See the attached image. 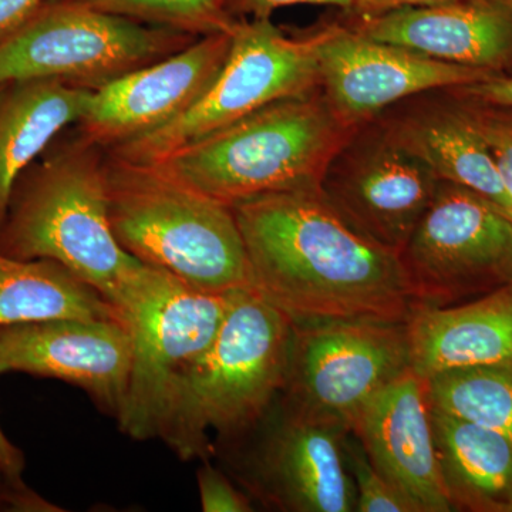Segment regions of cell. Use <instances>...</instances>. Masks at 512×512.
Returning a JSON list of instances; mask_svg holds the SVG:
<instances>
[{
    "mask_svg": "<svg viewBox=\"0 0 512 512\" xmlns=\"http://www.w3.org/2000/svg\"><path fill=\"white\" fill-rule=\"evenodd\" d=\"M234 212L251 288L293 322H406L419 303L400 256L356 231L319 190L264 195Z\"/></svg>",
    "mask_w": 512,
    "mask_h": 512,
    "instance_id": "obj_1",
    "label": "cell"
},
{
    "mask_svg": "<svg viewBox=\"0 0 512 512\" xmlns=\"http://www.w3.org/2000/svg\"><path fill=\"white\" fill-rule=\"evenodd\" d=\"M292 333L293 320L255 289L232 292L217 336L171 386L156 439L204 461L254 429L284 389Z\"/></svg>",
    "mask_w": 512,
    "mask_h": 512,
    "instance_id": "obj_2",
    "label": "cell"
},
{
    "mask_svg": "<svg viewBox=\"0 0 512 512\" xmlns=\"http://www.w3.org/2000/svg\"><path fill=\"white\" fill-rule=\"evenodd\" d=\"M52 144L13 187L0 255L59 262L120 311L146 265L111 229L103 150L80 137L56 150Z\"/></svg>",
    "mask_w": 512,
    "mask_h": 512,
    "instance_id": "obj_3",
    "label": "cell"
},
{
    "mask_svg": "<svg viewBox=\"0 0 512 512\" xmlns=\"http://www.w3.org/2000/svg\"><path fill=\"white\" fill-rule=\"evenodd\" d=\"M353 128L318 89L269 104L151 164L234 208L264 195L319 190L329 161Z\"/></svg>",
    "mask_w": 512,
    "mask_h": 512,
    "instance_id": "obj_4",
    "label": "cell"
},
{
    "mask_svg": "<svg viewBox=\"0 0 512 512\" xmlns=\"http://www.w3.org/2000/svg\"><path fill=\"white\" fill-rule=\"evenodd\" d=\"M114 237L144 265L204 292L251 288L234 208L177 183L153 164L104 158Z\"/></svg>",
    "mask_w": 512,
    "mask_h": 512,
    "instance_id": "obj_5",
    "label": "cell"
},
{
    "mask_svg": "<svg viewBox=\"0 0 512 512\" xmlns=\"http://www.w3.org/2000/svg\"><path fill=\"white\" fill-rule=\"evenodd\" d=\"M328 25L289 35L271 18L238 20L227 62L207 93L180 117L109 150L151 164L269 104L319 89V49Z\"/></svg>",
    "mask_w": 512,
    "mask_h": 512,
    "instance_id": "obj_6",
    "label": "cell"
},
{
    "mask_svg": "<svg viewBox=\"0 0 512 512\" xmlns=\"http://www.w3.org/2000/svg\"><path fill=\"white\" fill-rule=\"evenodd\" d=\"M197 39L79 0L46 2L20 28L0 39V84L55 79L97 90Z\"/></svg>",
    "mask_w": 512,
    "mask_h": 512,
    "instance_id": "obj_7",
    "label": "cell"
},
{
    "mask_svg": "<svg viewBox=\"0 0 512 512\" xmlns=\"http://www.w3.org/2000/svg\"><path fill=\"white\" fill-rule=\"evenodd\" d=\"M232 292L200 291L163 269H143L120 306L133 336L127 399L117 420L128 437L156 439L171 386L217 336Z\"/></svg>",
    "mask_w": 512,
    "mask_h": 512,
    "instance_id": "obj_8",
    "label": "cell"
},
{
    "mask_svg": "<svg viewBox=\"0 0 512 512\" xmlns=\"http://www.w3.org/2000/svg\"><path fill=\"white\" fill-rule=\"evenodd\" d=\"M348 427L313 419L281 399L245 436L215 447L242 490L271 510L352 512L356 488L346 463Z\"/></svg>",
    "mask_w": 512,
    "mask_h": 512,
    "instance_id": "obj_9",
    "label": "cell"
},
{
    "mask_svg": "<svg viewBox=\"0 0 512 512\" xmlns=\"http://www.w3.org/2000/svg\"><path fill=\"white\" fill-rule=\"evenodd\" d=\"M410 367L406 322H293L282 403L352 429L363 406Z\"/></svg>",
    "mask_w": 512,
    "mask_h": 512,
    "instance_id": "obj_10",
    "label": "cell"
},
{
    "mask_svg": "<svg viewBox=\"0 0 512 512\" xmlns=\"http://www.w3.org/2000/svg\"><path fill=\"white\" fill-rule=\"evenodd\" d=\"M400 259L419 303L483 296L512 284V220L476 192L440 181Z\"/></svg>",
    "mask_w": 512,
    "mask_h": 512,
    "instance_id": "obj_11",
    "label": "cell"
},
{
    "mask_svg": "<svg viewBox=\"0 0 512 512\" xmlns=\"http://www.w3.org/2000/svg\"><path fill=\"white\" fill-rule=\"evenodd\" d=\"M439 183L372 120L353 128L336 151L319 192L356 231L400 256Z\"/></svg>",
    "mask_w": 512,
    "mask_h": 512,
    "instance_id": "obj_12",
    "label": "cell"
},
{
    "mask_svg": "<svg viewBox=\"0 0 512 512\" xmlns=\"http://www.w3.org/2000/svg\"><path fill=\"white\" fill-rule=\"evenodd\" d=\"M493 74L440 62L406 47L370 39L348 23H330L319 49V89L350 127L375 120L404 99L451 89Z\"/></svg>",
    "mask_w": 512,
    "mask_h": 512,
    "instance_id": "obj_13",
    "label": "cell"
},
{
    "mask_svg": "<svg viewBox=\"0 0 512 512\" xmlns=\"http://www.w3.org/2000/svg\"><path fill=\"white\" fill-rule=\"evenodd\" d=\"M231 35L198 37L173 55L93 90L77 123L79 137L109 151L180 117L217 79L231 50Z\"/></svg>",
    "mask_w": 512,
    "mask_h": 512,
    "instance_id": "obj_14",
    "label": "cell"
},
{
    "mask_svg": "<svg viewBox=\"0 0 512 512\" xmlns=\"http://www.w3.org/2000/svg\"><path fill=\"white\" fill-rule=\"evenodd\" d=\"M133 365L123 320L50 319L0 326V375L22 372L80 387L119 420Z\"/></svg>",
    "mask_w": 512,
    "mask_h": 512,
    "instance_id": "obj_15",
    "label": "cell"
},
{
    "mask_svg": "<svg viewBox=\"0 0 512 512\" xmlns=\"http://www.w3.org/2000/svg\"><path fill=\"white\" fill-rule=\"evenodd\" d=\"M350 431L376 470L421 512L453 511L434 446L427 379L404 372L363 406Z\"/></svg>",
    "mask_w": 512,
    "mask_h": 512,
    "instance_id": "obj_16",
    "label": "cell"
},
{
    "mask_svg": "<svg viewBox=\"0 0 512 512\" xmlns=\"http://www.w3.org/2000/svg\"><path fill=\"white\" fill-rule=\"evenodd\" d=\"M375 120L390 140L427 165L440 181L476 192L512 220V200L493 154L450 89L399 101Z\"/></svg>",
    "mask_w": 512,
    "mask_h": 512,
    "instance_id": "obj_17",
    "label": "cell"
},
{
    "mask_svg": "<svg viewBox=\"0 0 512 512\" xmlns=\"http://www.w3.org/2000/svg\"><path fill=\"white\" fill-rule=\"evenodd\" d=\"M348 25L370 39L440 62L490 73L512 69L511 0H454L355 18Z\"/></svg>",
    "mask_w": 512,
    "mask_h": 512,
    "instance_id": "obj_18",
    "label": "cell"
},
{
    "mask_svg": "<svg viewBox=\"0 0 512 512\" xmlns=\"http://www.w3.org/2000/svg\"><path fill=\"white\" fill-rule=\"evenodd\" d=\"M410 367L448 370L512 362V284L457 306L417 303L406 320Z\"/></svg>",
    "mask_w": 512,
    "mask_h": 512,
    "instance_id": "obj_19",
    "label": "cell"
},
{
    "mask_svg": "<svg viewBox=\"0 0 512 512\" xmlns=\"http://www.w3.org/2000/svg\"><path fill=\"white\" fill-rule=\"evenodd\" d=\"M93 90L55 79L0 86V225L13 187L64 128L79 123Z\"/></svg>",
    "mask_w": 512,
    "mask_h": 512,
    "instance_id": "obj_20",
    "label": "cell"
},
{
    "mask_svg": "<svg viewBox=\"0 0 512 512\" xmlns=\"http://www.w3.org/2000/svg\"><path fill=\"white\" fill-rule=\"evenodd\" d=\"M431 426L441 480L453 510L512 512L511 441L433 406Z\"/></svg>",
    "mask_w": 512,
    "mask_h": 512,
    "instance_id": "obj_21",
    "label": "cell"
},
{
    "mask_svg": "<svg viewBox=\"0 0 512 512\" xmlns=\"http://www.w3.org/2000/svg\"><path fill=\"white\" fill-rule=\"evenodd\" d=\"M50 319L124 322L113 303L59 262L0 255V326Z\"/></svg>",
    "mask_w": 512,
    "mask_h": 512,
    "instance_id": "obj_22",
    "label": "cell"
},
{
    "mask_svg": "<svg viewBox=\"0 0 512 512\" xmlns=\"http://www.w3.org/2000/svg\"><path fill=\"white\" fill-rule=\"evenodd\" d=\"M431 406L512 443V362L448 370L427 379Z\"/></svg>",
    "mask_w": 512,
    "mask_h": 512,
    "instance_id": "obj_23",
    "label": "cell"
},
{
    "mask_svg": "<svg viewBox=\"0 0 512 512\" xmlns=\"http://www.w3.org/2000/svg\"><path fill=\"white\" fill-rule=\"evenodd\" d=\"M94 9L194 37L232 33L238 19L218 0H79Z\"/></svg>",
    "mask_w": 512,
    "mask_h": 512,
    "instance_id": "obj_24",
    "label": "cell"
},
{
    "mask_svg": "<svg viewBox=\"0 0 512 512\" xmlns=\"http://www.w3.org/2000/svg\"><path fill=\"white\" fill-rule=\"evenodd\" d=\"M345 440L346 463L356 488V512H421L419 505L370 463L360 441Z\"/></svg>",
    "mask_w": 512,
    "mask_h": 512,
    "instance_id": "obj_25",
    "label": "cell"
},
{
    "mask_svg": "<svg viewBox=\"0 0 512 512\" xmlns=\"http://www.w3.org/2000/svg\"><path fill=\"white\" fill-rule=\"evenodd\" d=\"M457 97L490 148L498 173L512 200V110L485 106Z\"/></svg>",
    "mask_w": 512,
    "mask_h": 512,
    "instance_id": "obj_26",
    "label": "cell"
},
{
    "mask_svg": "<svg viewBox=\"0 0 512 512\" xmlns=\"http://www.w3.org/2000/svg\"><path fill=\"white\" fill-rule=\"evenodd\" d=\"M198 493L202 511L251 512L254 511L251 495L239 490L227 474L215 468L210 460H204L197 474Z\"/></svg>",
    "mask_w": 512,
    "mask_h": 512,
    "instance_id": "obj_27",
    "label": "cell"
},
{
    "mask_svg": "<svg viewBox=\"0 0 512 512\" xmlns=\"http://www.w3.org/2000/svg\"><path fill=\"white\" fill-rule=\"evenodd\" d=\"M26 485L22 477H12L0 470V512H60Z\"/></svg>",
    "mask_w": 512,
    "mask_h": 512,
    "instance_id": "obj_28",
    "label": "cell"
},
{
    "mask_svg": "<svg viewBox=\"0 0 512 512\" xmlns=\"http://www.w3.org/2000/svg\"><path fill=\"white\" fill-rule=\"evenodd\" d=\"M225 12L232 18L251 19L271 18L275 10L295 5L336 6L348 12L352 0H218ZM239 20V19H238Z\"/></svg>",
    "mask_w": 512,
    "mask_h": 512,
    "instance_id": "obj_29",
    "label": "cell"
},
{
    "mask_svg": "<svg viewBox=\"0 0 512 512\" xmlns=\"http://www.w3.org/2000/svg\"><path fill=\"white\" fill-rule=\"evenodd\" d=\"M450 90L474 103L512 110V74H493L480 82L451 87Z\"/></svg>",
    "mask_w": 512,
    "mask_h": 512,
    "instance_id": "obj_30",
    "label": "cell"
},
{
    "mask_svg": "<svg viewBox=\"0 0 512 512\" xmlns=\"http://www.w3.org/2000/svg\"><path fill=\"white\" fill-rule=\"evenodd\" d=\"M448 2H454V0H352L348 13L355 18H369V16H379L393 10L426 8V6L443 5Z\"/></svg>",
    "mask_w": 512,
    "mask_h": 512,
    "instance_id": "obj_31",
    "label": "cell"
},
{
    "mask_svg": "<svg viewBox=\"0 0 512 512\" xmlns=\"http://www.w3.org/2000/svg\"><path fill=\"white\" fill-rule=\"evenodd\" d=\"M49 0H0V39L15 32Z\"/></svg>",
    "mask_w": 512,
    "mask_h": 512,
    "instance_id": "obj_32",
    "label": "cell"
},
{
    "mask_svg": "<svg viewBox=\"0 0 512 512\" xmlns=\"http://www.w3.org/2000/svg\"><path fill=\"white\" fill-rule=\"evenodd\" d=\"M23 468H25V457L22 450L6 437L0 427V470L8 476L22 477Z\"/></svg>",
    "mask_w": 512,
    "mask_h": 512,
    "instance_id": "obj_33",
    "label": "cell"
},
{
    "mask_svg": "<svg viewBox=\"0 0 512 512\" xmlns=\"http://www.w3.org/2000/svg\"><path fill=\"white\" fill-rule=\"evenodd\" d=\"M0 86H2V84H0Z\"/></svg>",
    "mask_w": 512,
    "mask_h": 512,
    "instance_id": "obj_34",
    "label": "cell"
},
{
    "mask_svg": "<svg viewBox=\"0 0 512 512\" xmlns=\"http://www.w3.org/2000/svg\"><path fill=\"white\" fill-rule=\"evenodd\" d=\"M511 2H512V0H511Z\"/></svg>",
    "mask_w": 512,
    "mask_h": 512,
    "instance_id": "obj_35",
    "label": "cell"
}]
</instances>
